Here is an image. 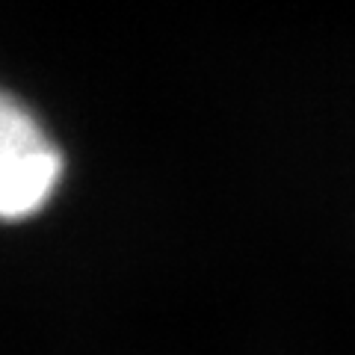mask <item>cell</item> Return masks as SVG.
<instances>
[{"mask_svg":"<svg viewBox=\"0 0 355 355\" xmlns=\"http://www.w3.org/2000/svg\"><path fill=\"white\" fill-rule=\"evenodd\" d=\"M62 178V154L15 95L0 92V222L36 216Z\"/></svg>","mask_w":355,"mask_h":355,"instance_id":"6da1fadb","label":"cell"}]
</instances>
